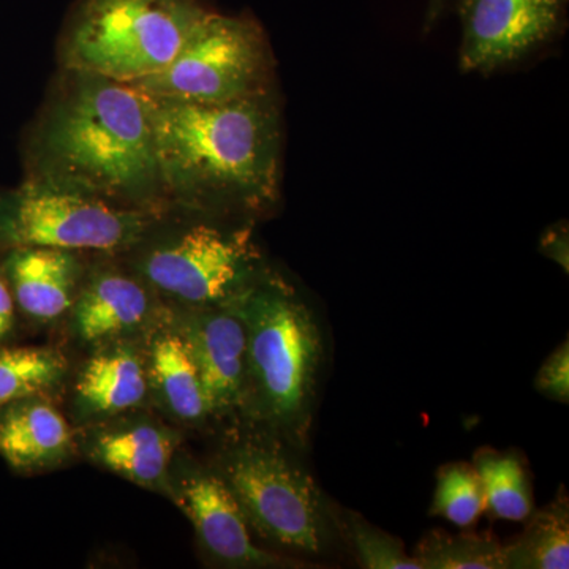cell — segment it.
I'll return each instance as SVG.
<instances>
[{
	"label": "cell",
	"instance_id": "obj_19",
	"mask_svg": "<svg viewBox=\"0 0 569 569\" xmlns=\"http://www.w3.org/2000/svg\"><path fill=\"white\" fill-rule=\"evenodd\" d=\"M69 361L51 347L0 346V410L28 397L50 396L61 387Z\"/></svg>",
	"mask_w": 569,
	"mask_h": 569
},
{
	"label": "cell",
	"instance_id": "obj_20",
	"mask_svg": "<svg viewBox=\"0 0 569 569\" xmlns=\"http://www.w3.org/2000/svg\"><path fill=\"white\" fill-rule=\"evenodd\" d=\"M486 505L498 519L522 522L533 509L529 475L515 455L481 451L475 459Z\"/></svg>",
	"mask_w": 569,
	"mask_h": 569
},
{
	"label": "cell",
	"instance_id": "obj_18",
	"mask_svg": "<svg viewBox=\"0 0 569 569\" xmlns=\"http://www.w3.org/2000/svg\"><path fill=\"white\" fill-rule=\"evenodd\" d=\"M526 530L505 546L507 569L569 568V503L560 489L552 503L529 516Z\"/></svg>",
	"mask_w": 569,
	"mask_h": 569
},
{
	"label": "cell",
	"instance_id": "obj_16",
	"mask_svg": "<svg viewBox=\"0 0 569 569\" xmlns=\"http://www.w3.org/2000/svg\"><path fill=\"white\" fill-rule=\"evenodd\" d=\"M74 451L73 429L48 396L28 397L0 410V458L17 473L51 470Z\"/></svg>",
	"mask_w": 569,
	"mask_h": 569
},
{
	"label": "cell",
	"instance_id": "obj_23",
	"mask_svg": "<svg viewBox=\"0 0 569 569\" xmlns=\"http://www.w3.org/2000/svg\"><path fill=\"white\" fill-rule=\"evenodd\" d=\"M348 545L353 549L359 567L366 569H421L415 557L408 556L402 541L377 529L356 512H343L337 522Z\"/></svg>",
	"mask_w": 569,
	"mask_h": 569
},
{
	"label": "cell",
	"instance_id": "obj_22",
	"mask_svg": "<svg viewBox=\"0 0 569 569\" xmlns=\"http://www.w3.org/2000/svg\"><path fill=\"white\" fill-rule=\"evenodd\" d=\"M486 509L485 488L475 466L451 463L438 471L430 516L447 519L460 529H470Z\"/></svg>",
	"mask_w": 569,
	"mask_h": 569
},
{
	"label": "cell",
	"instance_id": "obj_15",
	"mask_svg": "<svg viewBox=\"0 0 569 569\" xmlns=\"http://www.w3.org/2000/svg\"><path fill=\"white\" fill-rule=\"evenodd\" d=\"M21 318L50 325L70 313L82 277L81 252L51 247H17L0 253Z\"/></svg>",
	"mask_w": 569,
	"mask_h": 569
},
{
	"label": "cell",
	"instance_id": "obj_26",
	"mask_svg": "<svg viewBox=\"0 0 569 569\" xmlns=\"http://www.w3.org/2000/svg\"><path fill=\"white\" fill-rule=\"evenodd\" d=\"M568 228L557 224L542 236L541 250L550 260L559 263L568 272Z\"/></svg>",
	"mask_w": 569,
	"mask_h": 569
},
{
	"label": "cell",
	"instance_id": "obj_3",
	"mask_svg": "<svg viewBox=\"0 0 569 569\" xmlns=\"http://www.w3.org/2000/svg\"><path fill=\"white\" fill-rule=\"evenodd\" d=\"M230 302L247 331L244 413L305 440L325 351L312 310L290 284L263 271Z\"/></svg>",
	"mask_w": 569,
	"mask_h": 569
},
{
	"label": "cell",
	"instance_id": "obj_7",
	"mask_svg": "<svg viewBox=\"0 0 569 569\" xmlns=\"http://www.w3.org/2000/svg\"><path fill=\"white\" fill-rule=\"evenodd\" d=\"M167 212L111 203L61 183L26 178L0 192V253L17 247L126 253Z\"/></svg>",
	"mask_w": 569,
	"mask_h": 569
},
{
	"label": "cell",
	"instance_id": "obj_4",
	"mask_svg": "<svg viewBox=\"0 0 569 569\" xmlns=\"http://www.w3.org/2000/svg\"><path fill=\"white\" fill-rule=\"evenodd\" d=\"M211 11L206 0H78L59 41L62 70L133 84L173 61Z\"/></svg>",
	"mask_w": 569,
	"mask_h": 569
},
{
	"label": "cell",
	"instance_id": "obj_9",
	"mask_svg": "<svg viewBox=\"0 0 569 569\" xmlns=\"http://www.w3.org/2000/svg\"><path fill=\"white\" fill-rule=\"evenodd\" d=\"M171 500L192 522L209 559L227 568L299 567L296 560L266 552L254 545L238 501L213 468L173 463Z\"/></svg>",
	"mask_w": 569,
	"mask_h": 569
},
{
	"label": "cell",
	"instance_id": "obj_25",
	"mask_svg": "<svg viewBox=\"0 0 569 569\" xmlns=\"http://www.w3.org/2000/svg\"><path fill=\"white\" fill-rule=\"evenodd\" d=\"M20 310L11 295L10 284L3 274L2 266H0V346L11 343L20 328Z\"/></svg>",
	"mask_w": 569,
	"mask_h": 569
},
{
	"label": "cell",
	"instance_id": "obj_8",
	"mask_svg": "<svg viewBox=\"0 0 569 569\" xmlns=\"http://www.w3.org/2000/svg\"><path fill=\"white\" fill-rule=\"evenodd\" d=\"M272 59L257 21L211 11L173 61L133 82L153 99L227 103L271 92Z\"/></svg>",
	"mask_w": 569,
	"mask_h": 569
},
{
	"label": "cell",
	"instance_id": "obj_12",
	"mask_svg": "<svg viewBox=\"0 0 569 569\" xmlns=\"http://www.w3.org/2000/svg\"><path fill=\"white\" fill-rule=\"evenodd\" d=\"M157 296L127 264L102 263L82 277L70 310L71 329L97 347L148 331L160 313Z\"/></svg>",
	"mask_w": 569,
	"mask_h": 569
},
{
	"label": "cell",
	"instance_id": "obj_2",
	"mask_svg": "<svg viewBox=\"0 0 569 569\" xmlns=\"http://www.w3.org/2000/svg\"><path fill=\"white\" fill-rule=\"evenodd\" d=\"M148 99L170 208L261 212L276 204L282 130L271 92L227 103Z\"/></svg>",
	"mask_w": 569,
	"mask_h": 569
},
{
	"label": "cell",
	"instance_id": "obj_24",
	"mask_svg": "<svg viewBox=\"0 0 569 569\" xmlns=\"http://www.w3.org/2000/svg\"><path fill=\"white\" fill-rule=\"evenodd\" d=\"M535 387L542 396L557 402L569 400V346L568 340L546 359L539 369Z\"/></svg>",
	"mask_w": 569,
	"mask_h": 569
},
{
	"label": "cell",
	"instance_id": "obj_14",
	"mask_svg": "<svg viewBox=\"0 0 569 569\" xmlns=\"http://www.w3.org/2000/svg\"><path fill=\"white\" fill-rule=\"evenodd\" d=\"M151 399L144 346L134 337L93 347L73 383V406L84 421L102 422Z\"/></svg>",
	"mask_w": 569,
	"mask_h": 569
},
{
	"label": "cell",
	"instance_id": "obj_13",
	"mask_svg": "<svg viewBox=\"0 0 569 569\" xmlns=\"http://www.w3.org/2000/svg\"><path fill=\"white\" fill-rule=\"evenodd\" d=\"M86 438V452L93 462L140 488L170 496L171 468L179 433L148 417H116Z\"/></svg>",
	"mask_w": 569,
	"mask_h": 569
},
{
	"label": "cell",
	"instance_id": "obj_21",
	"mask_svg": "<svg viewBox=\"0 0 569 569\" xmlns=\"http://www.w3.org/2000/svg\"><path fill=\"white\" fill-rule=\"evenodd\" d=\"M503 548L489 537L432 531L413 557L421 569H507Z\"/></svg>",
	"mask_w": 569,
	"mask_h": 569
},
{
	"label": "cell",
	"instance_id": "obj_6",
	"mask_svg": "<svg viewBox=\"0 0 569 569\" xmlns=\"http://www.w3.org/2000/svg\"><path fill=\"white\" fill-rule=\"evenodd\" d=\"M163 219L126 252L127 266L157 298L178 309L224 305L261 274L250 228L206 222L162 228Z\"/></svg>",
	"mask_w": 569,
	"mask_h": 569
},
{
	"label": "cell",
	"instance_id": "obj_11",
	"mask_svg": "<svg viewBox=\"0 0 569 569\" xmlns=\"http://www.w3.org/2000/svg\"><path fill=\"white\" fill-rule=\"evenodd\" d=\"M171 313L197 366L211 417L244 413L247 331L230 301Z\"/></svg>",
	"mask_w": 569,
	"mask_h": 569
},
{
	"label": "cell",
	"instance_id": "obj_27",
	"mask_svg": "<svg viewBox=\"0 0 569 569\" xmlns=\"http://www.w3.org/2000/svg\"><path fill=\"white\" fill-rule=\"evenodd\" d=\"M448 2L449 0H429V7H427L426 11V32H429L430 29L437 24L438 20H440L441 14H443L445 9H447Z\"/></svg>",
	"mask_w": 569,
	"mask_h": 569
},
{
	"label": "cell",
	"instance_id": "obj_10",
	"mask_svg": "<svg viewBox=\"0 0 569 569\" xmlns=\"http://www.w3.org/2000/svg\"><path fill=\"white\" fill-rule=\"evenodd\" d=\"M567 0H462L463 73H490L518 61L552 36Z\"/></svg>",
	"mask_w": 569,
	"mask_h": 569
},
{
	"label": "cell",
	"instance_id": "obj_1",
	"mask_svg": "<svg viewBox=\"0 0 569 569\" xmlns=\"http://www.w3.org/2000/svg\"><path fill=\"white\" fill-rule=\"evenodd\" d=\"M26 178L111 203L168 212L148 96L127 82L63 70L26 140Z\"/></svg>",
	"mask_w": 569,
	"mask_h": 569
},
{
	"label": "cell",
	"instance_id": "obj_5",
	"mask_svg": "<svg viewBox=\"0 0 569 569\" xmlns=\"http://www.w3.org/2000/svg\"><path fill=\"white\" fill-rule=\"evenodd\" d=\"M213 470L233 493L250 530L277 548L321 556L336 518L313 478L280 445L244 437L220 452Z\"/></svg>",
	"mask_w": 569,
	"mask_h": 569
},
{
	"label": "cell",
	"instance_id": "obj_17",
	"mask_svg": "<svg viewBox=\"0 0 569 569\" xmlns=\"http://www.w3.org/2000/svg\"><path fill=\"white\" fill-rule=\"evenodd\" d=\"M144 343L151 397L176 421L201 425L211 417L186 340L171 312H160L149 326Z\"/></svg>",
	"mask_w": 569,
	"mask_h": 569
}]
</instances>
